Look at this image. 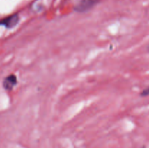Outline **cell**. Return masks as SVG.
<instances>
[{
	"instance_id": "obj_1",
	"label": "cell",
	"mask_w": 149,
	"mask_h": 148,
	"mask_svg": "<svg viewBox=\"0 0 149 148\" xmlns=\"http://www.w3.org/2000/svg\"><path fill=\"white\" fill-rule=\"evenodd\" d=\"M97 2V0H80L79 2L75 6L74 10L77 12H84L93 8Z\"/></svg>"
},
{
	"instance_id": "obj_3",
	"label": "cell",
	"mask_w": 149,
	"mask_h": 148,
	"mask_svg": "<svg viewBox=\"0 0 149 148\" xmlns=\"http://www.w3.org/2000/svg\"><path fill=\"white\" fill-rule=\"evenodd\" d=\"M16 84H17V78L15 75H10L4 80L3 86L6 90H11Z\"/></svg>"
},
{
	"instance_id": "obj_5",
	"label": "cell",
	"mask_w": 149,
	"mask_h": 148,
	"mask_svg": "<svg viewBox=\"0 0 149 148\" xmlns=\"http://www.w3.org/2000/svg\"><path fill=\"white\" fill-rule=\"evenodd\" d=\"M148 51H149V47H148Z\"/></svg>"
},
{
	"instance_id": "obj_2",
	"label": "cell",
	"mask_w": 149,
	"mask_h": 148,
	"mask_svg": "<svg viewBox=\"0 0 149 148\" xmlns=\"http://www.w3.org/2000/svg\"><path fill=\"white\" fill-rule=\"evenodd\" d=\"M19 22V16L17 15H13L0 20V25L4 26L7 28H12L15 27Z\"/></svg>"
},
{
	"instance_id": "obj_4",
	"label": "cell",
	"mask_w": 149,
	"mask_h": 148,
	"mask_svg": "<svg viewBox=\"0 0 149 148\" xmlns=\"http://www.w3.org/2000/svg\"><path fill=\"white\" fill-rule=\"evenodd\" d=\"M141 95L143 96V97H145V96H148L149 95V88L143 90L142 92V94H141Z\"/></svg>"
}]
</instances>
